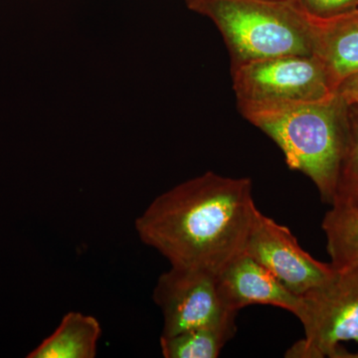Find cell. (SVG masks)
Returning a JSON list of instances; mask_svg holds the SVG:
<instances>
[{
  "mask_svg": "<svg viewBox=\"0 0 358 358\" xmlns=\"http://www.w3.org/2000/svg\"><path fill=\"white\" fill-rule=\"evenodd\" d=\"M271 1H279V2H294V0H271Z\"/></svg>",
  "mask_w": 358,
  "mask_h": 358,
  "instance_id": "17",
  "label": "cell"
},
{
  "mask_svg": "<svg viewBox=\"0 0 358 358\" xmlns=\"http://www.w3.org/2000/svg\"><path fill=\"white\" fill-rule=\"evenodd\" d=\"M224 305L233 313L252 305H268L298 317L301 296L292 293L268 268L242 252L217 274Z\"/></svg>",
  "mask_w": 358,
  "mask_h": 358,
  "instance_id": "8",
  "label": "cell"
},
{
  "mask_svg": "<svg viewBox=\"0 0 358 358\" xmlns=\"http://www.w3.org/2000/svg\"><path fill=\"white\" fill-rule=\"evenodd\" d=\"M301 296L298 319L305 338L286 357L338 358L341 343H358V266L336 270L331 280Z\"/></svg>",
  "mask_w": 358,
  "mask_h": 358,
  "instance_id": "5",
  "label": "cell"
},
{
  "mask_svg": "<svg viewBox=\"0 0 358 358\" xmlns=\"http://www.w3.org/2000/svg\"><path fill=\"white\" fill-rule=\"evenodd\" d=\"M102 334L100 322L93 315L66 313L57 329L44 339L28 358H95Z\"/></svg>",
  "mask_w": 358,
  "mask_h": 358,
  "instance_id": "9",
  "label": "cell"
},
{
  "mask_svg": "<svg viewBox=\"0 0 358 358\" xmlns=\"http://www.w3.org/2000/svg\"><path fill=\"white\" fill-rule=\"evenodd\" d=\"M313 24L324 26L358 13V0H294Z\"/></svg>",
  "mask_w": 358,
  "mask_h": 358,
  "instance_id": "14",
  "label": "cell"
},
{
  "mask_svg": "<svg viewBox=\"0 0 358 358\" xmlns=\"http://www.w3.org/2000/svg\"><path fill=\"white\" fill-rule=\"evenodd\" d=\"M348 126V143L331 206L358 204V115Z\"/></svg>",
  "mask_w": 358,
  "mask_h": 358,
  "instance_id": "13",
  "label": "cell"
},
{
  "mask_svg": "<svg viewBox=\"0 0 358 358\" xmlns=\"http://www.w3.org/2000/svg\"><path fill=\"white\" fill-rule=\"evenodd\" d=\"M236 317L214 326L189 329L176 336H160V350L166 358H216L236 334Z\"/></svg>",
  "mask_w": 358,
  "mask_h": 358,
  "instance_id": "12",
  "label": "cell"
},
{
  "mask_svg": "<svg viewBox=\"0 0 358 358\" xmlns=\"http://www.w3.org/2000/svg\"><path fill=\"white\" fill-rule=\"evenodd\" d=\"M244 252L300 296L322 286L336 273L331 263L320 262L301 248L288 227L258 208L254 212Z\"/></svg>",
  "mask_w": 358,
  "mask_h": 358,
  "instance_id": "7",
  "label": "cell"
},
{
  "mask_svg": "<svg viewBox=\"0 0 358 358\" xmlns=\"http://www.w3.org/2000/svg\"><path fill=\"white\" fill-rule=\"evenodd\" d=\"M343 101L348 105L355 106V107L358 108V96H352V98L348 99H343Z\"/></svg>",
  "mask_w": 358,
  "mask_h": 358,
  "instance_id": "16",
  "label": "cell"
},
{
  "mask_svg": "<svg viewBox=\"0 0 358 358\" xmlns=\"http://www.w3.org/2000/svg\"><path fill=\"white\" fill-rule=\"evenodd\" d=\"M152 298L164 315L162 338L214 326L237 315L224 305L217 274L204 268L171 266L157 280Z\"/></svg>",
  "mask_w": 358,
  "mask_h": 358,
  "instance_id": "6",
  "label": "cell"
},
{
  "mask_svg": "<svg viewBox=\"0 0 358 358\" xmlns=\"http://www.w3.org/2000/svg\"><path fill=\"white\" fill-rule=\"evenodd\" d=\"M233 88L242 115L322 102L338 95L317 55L260 59L232 66Z\"/></svg>",
  "mask_w": 358,
  "mask_h": 358,
  "instance_id": "4",
  "label": "cell"
},
{
  "mask_svg": "<svg viewBox=\"0 0 358 358\" xmlns=\"http://www.w3.org/2000/svg\"><path fill=\"white\" fill-rule=\"evenodd\" d=\"M256 208L251 179L208 171L157 196L134 228L173 267L218 274L244 252Z\"/></svg>",
  "mask_w": 358,
  "mask_h": 358,
  "instance_id": "1",
  "label": "cell"
},
{
  "mask_svg": "<svg viewBox=\"0 0 358 358\" xmlns=\"http://www.w3.org/2000/svg\"><path fill=\"white\" fill-rule=\"evenodd\" d=\"M327 253L336 270L358 266V204L333 205L322 220Z\"/></svg>",
  "mask_w": 358,
  "mask_h": 358,
  "instance_id": "11",
  "label": "cell"
},
{
  "mask_svg": "<svg viewBox=\"0 0 358 358\" xmlns=\"http://www.w3.org/2000/svg\"><path fill=\"white\" fill-rule=\"evenodd\" d=\"M208 16L229 49L232 66L260 59L315 55L317 28L294 2L187 0Z\"/></svg>",
  "mask_w": 358,
  "mask_h": 358,
  "instance_id": "3",
  "label": "cell"
},
{
  "mask_svg": "<svg viewBox=\"0 0 358 358\" xmlns=\"http://www.w3.org/2000/svg\"><path fill=\"white\" fill-rule=\"evenodd\" d=\"M317 54L327 66L336 90L358 74V13L324 26H317Z\"/></svg>",
  "mask_w": 358,
  "mask_h": 358,
  "instance_id": "10",
  "label": "cell"
},
{
  "mask_svg": "<svg viewBox=\"0 0 358 358\" xmlns=\"http://www.w3.org/2000/svg\"><path fill=\"white\" fill-rule=\"evenodd\" d=\"M345 103L338 94L322 102L244 115L281 148L289 169L312 179L322 201L329 205L336 194L348 143Z\"/></svg>",
  "mask_w": 358,
  "mask_h": 358,
  "instance_id": "2",
  "label": "cell"
},
{
  "mask_svg": "<svg viewBox=\"0 0 358 358\" xmlns=\"http://www.w3.org/2000/svg\"><path fill=\"white\" fill-rule=\"evenodd\" d=\"M338 94L343 99L358 96V74L348 78L338 87Z\"/></svg>",
  "mask_w": 358,
  "mask_h": 358,
  "instance_id": "15",
  "label": "cell"
}]
</instances>
